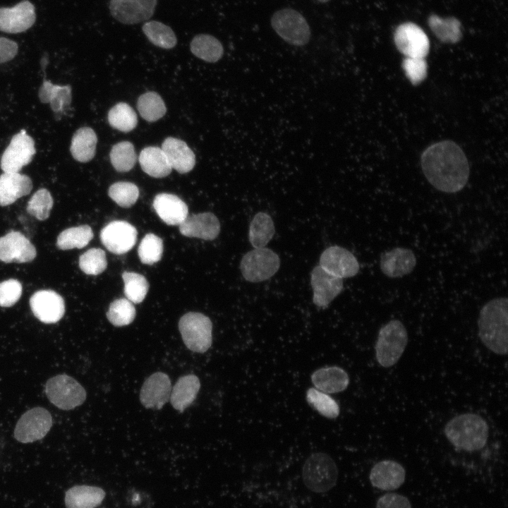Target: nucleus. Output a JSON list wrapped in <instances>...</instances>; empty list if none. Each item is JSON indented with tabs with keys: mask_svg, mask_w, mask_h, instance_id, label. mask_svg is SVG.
I'll use <instances>...</instances> for the list:
<instances>
[{
	"mask_svg": "<svg viewBox=\"0 0 508 508\" xmlns=\"http://www.w3.org/2000/svg\"><path fill=\"white\" fill-rule=\"evenodd\" d=\"M421 167L430 184L442 192L459 191L469 176L468 162L464 152L450 140L428 147L422 154Z\"/></svg>",
	"mask_w": 508,
	"mask_h": 508,
	"instance_id": "obj_1",
	"label": "nucleus"
},
{
	"mask_svg": "<svg viewBox=\"0 0 508 508\" xmlns=\"http://www.w3.org/2000/svg\"><path fill=\"white\" fill-rule=\"evenodd\" d=\"M507 298H495L481 308L478 320V336L482 343L498 355L508 350V309Z\"/></svg>",
	"mask_w": 508,
	"mask_h": 508,
	"instance_id": "obj_2",
	"label": "nucleus"
},
{
	"mask_svg": "<svg viewBox=\"0 0 508 508\" xmlns=\"http://www.w3.org/2000/svg\"><path fill=\"white\" fill-rule=\"evenodd\" d=\"M445 434L456 449L474 452L481 449L487 444L489 427L479 415L465 413L452 418L446 423Z\"/></svg>",
	"mask_w": 508,
	"mask_h": 508,
	"instance_id": "obj_3",
	"label": "nucleus"
},
{
	"mask_svg": "<svg viewBox=\"0 0 508 508\" xmlns=\"http://www.w3.org/2000/svg\"><path fill=\"white\" fill-rule=\"evenodd\" d=\"M407 343V330L401 321L392 320L384 325L379 330L375 346L378 363L385 368L396 364Z\"/></svg>",
	"mask_w": 508,
	"mask_h": 508,
	"instance_id": "obj_4",
	"label": "nucleus"
},
{
	"mask_svg": "<svg viewBox=\"0 0 508 508\" xmlns=\"http://www.w3.org/2000/svg\"><path fill=\"white\" fill-rule=\"evenodd\" d=\"M306 487L316 493L331 490L338 479V468L332 458L323 452L312 454L306 460L302 469Z\"/></svg>",
	"mask_w": 508,
	"mask_h": 508,
	"instance_id": "obj_5",
	"label": "nucleus"
},
{
	"mask_svg": "<svg viewBox=\"0 0 508 508\" xmlns=\"http://www.w3.org/2000/svg\"><path fill=\"white\" fill-rule=\"evenodd\" d=\"M270 22L275 32L289 44L302 47L310 40L311 30L306 19L294 8H284L276 11Z\"/></svg>",
	"mask_w": 508,
	"mask_h": 508,
	"instance_id": "obj_6",
	"label": "nucleus"
},
{
	"mask_svg": "<svg viewBox=\"0 0 508 508\" xmlns=\"http://www.w3.org/2000/svg\"><path fill=\"white\" fill-rule=\"evenodd\" d=\"M179 329L185 345L190 351L202 353L210 348L212 323L206 315L188 313L181 318Z\"/></svg>",
	"mask_w": 508,
	"mask_h": 508,
	"instance_id": "obj_7",
	"label": "nucleus"
},
{
	"mask_svg": "<svg viewBox=\"0 0 508 508\" xmlns=\"http://www.w3.org/2000/svg\"><path fill=\"white\" fill-rule=\"evenodd\" d=\"M48 399L62 410H71L80 406L86 399L83 387L67 375H58L49 379L45 385Z\"/></svg>",
	"mask_w": 508,
	"mask_h": 508,
	"instance_id": "obj_8",
	"label": "nucleus"
},
{
	"mask_svg": "<svg viewBox=\"0 0 508 508\" xmlns=\"http://www.w3.org/2000/svg\"><path fill=\"white\" fill-rule=\"evenodd\" d=\"M279 266L278 255L265 247L248 252L243 256L240 263L243 277L250 282L268 279L277 272Z\"/></svg>",
	"mask_w": 508,
	"mask_h": 508,
	"instance_id": "obj_9",
	"label": "nucleus"
},
{
	"mask_svg": "<svg viewBox=\"0 0 508 508\" xmlns=\"http://www.w3.org/2000/svg\"><path fill=\"white\" fill-rule=\"evenodd\" d=\"M52 425L50 413L42 407H35L24 413L18 421L14 437L23 443L32 442L42 439Z\"/></svg>",
	"mask_w": 508,
	"mask_h": 508,
	"instance_id": "obj_10",
	"label": "nucleus"
},
{
	"mask_svg": "<svg viewBox=\"0 0 508 508\" xmlns=\"http://www.w3.org/2000/svg\"><path fill=\"white\" fill-rule=\"evenodd\" d=\"M34 140L21 130L14 135L1 158V168L4 172H19L28 165L35 155Z\"/></svg>",
	"mask_w": 508,
	"mask_h": 508,
	"instance_id": "obj_11",
	"label": "nucleus"
},
{
	"mask_svg": "<svg viewBox=\"0 0 508 508\" xmlns=\"http://www.w3.org/2000/svg\"><path fill=\"white\" fill-rule=\"evenodd\" d=\"M398 50L406 57L425 58L428 54L430 42L421 27L413 23L399 25L394 35Z\"/></svg>",
	"mask_w": 508,
	"mask_h": 508,
	"instance_id": "obj_12",
	"label": "nucleus"
},
{
	"mask_svg": "<svg viewBox=\"0 0 508 508\" xmlns=\"http://www.w3.org/2000/svg\"><path fill=\"white\" fill-rule=\"evenodd\" d=\"M157 4V0H110L109 8L116 20L133 25L149 20Z\"/></svg>",
	"mask_w": 508,
	"mask_h": 508,
	"instance_id": "obj_13",
	"label": "nucleus"
},
{
	"mask_svg": "<svg viewBox=\"0 0 508 508\" xmlns=\"http://www.w3.org/2000/svg\"><path fill=\"white\" fill-rule=\"evenodd\" d=\"M320 266L341 279L353 277L359 271L356 258L347 249L338 246H330L322 253Z\"/></svg>",
	"mask_w": 508,
	"mask_h": 508,
	"instance_id": "obj_14",
	"label": "nucleus"
},
{
	"mask_svg": "<svg viewBox=\"0 0 508 508\" xmlns=\"http://www.w3.org/2000/svg\"><path fill=\"white\" fill-rule=\"evenodd\" d=\"M136 229L125 221H114L106 225L100 232V240L111 253L123 254L135 244Z\"/></svg>",
	"mask_w": 508,
	"mask_h": 508,
	"instance_id": "obj_15",
	"label": "nucleus"
},
{
	"mask_svg": "<svg viewBox=\"0 0 508 508\" xmlns=\"http://www.w3.org/2000/svg\"><path fill=\"white\" fill-rule=\"evenodd\" d=\"M30 306L34 315L44 323H55L65 313L63 298L52 290H40L30 297Z\"/></svg>",
	"mask_w": 508,
	"mask_h": 508,
	"instance_id": "obj_16",
	"label": "nucleus"
},
{
	"mask_svg": "<svg viewBox=\"0 0 508 508\" xmlns=\"http://www.w3.org/2000/svg\"><path fill=\"white\" fill-rule=\"evenodd\" d=\"M36 14L34 5L22 1L11 8H0V31L20 33L26 31L35 23Z\"/></svg>",
	"mask_w": 508,
	"mask_h": 508,
	"instance_id": "obj_17",
	"label": "nucleus"
},
{
	"mask_svg": "<svg viewBox=\"0 0 508 508\" xmlns=\"http://www.w3.org/2000/svg\"><path fill=\"white\" fill-rule=\"evenodd\" d=\"M37 255L35 246L20 232L11 231L0 237V260L6 263H24L33 260Z\"/></svg>",
	"mask_w": 508,
	"mask_h": 508,
	"instance_id": "obj_18",
	"label": "nucleus"
},
{
	"mask_svg": "<svg viewBox=\"0 0 508 508\" xmlns=\"http://www.w3.org/2000/svg\"><path fill=\"white\" fill-rule=\"evenodd\" d=\"M310 284L313 290V301L320 308H327L344 287L341 278L329 274L320 265L312 270Z\"/></svg>",
	"mask_w": 508,
	"mask_h": 508,
	"instance_id": "obj_19",
	"label": "nucleus"
},
{
	"mask_svg": "<svg viewBox=\"0 0 508 508\" xmlns=\"http://www.w3.org/2000/svg\"><path fill=\"white\" fill-rule=\"evenodd\" d=\"M171 384L167 374L157 372L144 382L140 393V401L146 409H161L169 400Z\"/></svg>",
	"mask_w": 508,
	"mask_h": 508,
	"instance_id": "obj_20",
	"label": "nucleus"
},
{
	"mask_svg": "<svg viewBox=\"0 0 508 508\" xmlns=\"http://www.w3.org/2000/svg\"><path fill=\"white\" fill-rule=\"evenodd\" d=\"M416 265V258L409 248L397 247L381 255L380 267L389 278H399L410 274Z\"/></svg>",
	"mask_w": 508,
	"mask_h": 508,
	"instance_id": "obj_21",
	"label": "nucleus"
},
{
	"mask_svg": "<svg viewBox=\"0 0 508 508\" xmlns=\"http://www.w3.org/2000/svg\"><path fill=\"white\" fill-rule=\"evenodd\" d=\"M405 478L404 468L393 460L376 463L371 468L369 476L373 486L386 491L399 488L404 483Z\"/></svg>",
	"mask_w": 508,
	"mask_h": 508,
	"instance_id": "obj_22",
	"label": "nucleus"
},
{
	"mask_svg": "<svg viewBox=\"0 0 508 508\" xmlns=\"http://www.w3.org/2000/svg\"><path fill=\"white\" fill-rule=\"evenodd\" d=\"M179 230L184 236L211 241L219 235L220 223L213 213L195 214L186 218Z\"/></svg>",
	"mask_w": 508,
	"mask_h": 508,
	"instance_id": "obj_23",
	"label": "nucleus"
},
{
	"mask_svg": "<svg viewBox=\"0 0 508 508\" xmlns=\"http://www.w3.org/2000/svg\"><path fill=\"white\" fill-rule=\"evenodd\" d=\"M161 148L172 169L180 174H186L193 169L195 164V155L184 141L168 137L163 141Z\"/></svg>",
	"mask_w": 508,
	"mask_h": 508,
	"instance_id": "obj_24",
	"label": "nucleus"
},
{
	"mask_svg": "<svg viewBox=\"0 0 508 508\" xmlns=\"http://www.w3.org/2000/svg\"><path fill=\"white\" fill-rule=\"evenodd\" d=\"M32 188L30 178L19 172H4L0 175V205L6 206L28 195Z\"/></svg>",
	"mask_w": 508,
	"mask_h": 508,
	"instance_id": "obj_25",
	"label": "nucleus"
},
{
	"mask_svg": "<svg viewBox=\"0 0 508 508\" xmlns=\"http://www.w3.org/2000/svg\"><path fill=\"white\" fill-rule=\"evenodd\" d=\"M152 205L158 216L168 225H180L188 217L186 204L175 195L159 193Z\"/></svg>",
	"mask_w": 508,
	"mask_h": 508,
	"instance_id": "obj_26",
	"label": "nucleus"
},
{
	"mask_svg": "<svg viewBox=\"0 0 508 508\" xmlns=\"http://www.w3.org/2000/svg\"><path fill=\"white\" fill-rule=\"evenodd\" d=\"M315 388L326 394H333L345 390L349 384L347 373L337 366L322 368L311 375Z\"/></svg>",
	"mask_w": 508,
	"mask_h": 508,
	"instance_id": "obj_27",
	"label": "nucleus"
},
{
	"mask_svg": "<svg viewBox=\"0 0 508 508\" xmlns=\"http://www.w3.org/2000/svg\"><path fill=\"white\" fill-rule=\"evenodd\" d=\"M200 388V382L196 375L181 377L171 388L169 399L174 409L183 412L195 399Z\"/></svg>",
	"mask_w": 508,
	"mask_h": 508,
	"instance_id": "obj_28",
	"label": "nucleus"
},
{
	"mask_svg": "<svg viewBox=\"0 0 508 508\" xmlns=\"http://www.w3.org/2000/svg\"><path fill=\"white\" fill-rule=\"evenodd\" d=\"M105 497L103 489L91 485H75L65 494L66 508H95Z\"/></svg>",
	"mask_w": 508,
	"mask_h": 508,
	"instance_id": "obj_29",
	"label": "nucleus"
},
{
	"mask_svg": "<svg viewBox=\"0 0 508 508\" xmlns=\"http://www.w3.org/2000/svg\"><path fill=\"white\" fill-rule=\"evenodd\" d=\"M38 96L42 103H49L52 111L57 114L66 110L71 102V87L68 85H54L44 79L39 89Z\"/></svg>",
	"mask_w": 508,
	"mask_h": 508,
	"instance_id": "obj_30",
	"label": "nucleus"
},
{
	"mask_svg": "<svg viewBox=\"0 0 508 508\" xmlns=\"http://www.w3.org/2000/svg\"><path fill=\"white\" fill-rule=\"evenodd\" d=\"M138 159L143 171L150 176L163 178L171 172L172 168L161 147H145L141 150Z\"/></svg>",
	"mask_w": 508,
	"mask_h": 508,
	"instance_id": "obj_31",
	"label": "nucleus"
},
{
	"mask_svg": "<svg viewBox=\"0 0 508 508\" xmlns=\"http://www.w3.org/2000/svg\"><path fill=\"white\" fill-rule=\"evenodd\" d=\"M97 137L90 127L78 129L71 139L70 151L73 157L80 162H87L95 155Z\"/></svg>",
	"mask_w": 508,
	"mask_h": 508,
	"instance_id": "obj_32",
	"label": "nucleus"
},
{
	"mask_svg": "<svg viewBox=\"0 0 508 508\" xmlns=\"http://www.w3.org/2000/svg\"><path fill=\"white\" fill-rule=\"evenodd\" d=\"M190 49L196 57L209 63L218 61L224 54L220 41L208 34L195 35L190 41Z\"/></svg>",
	"mask_w": 508,
	"mask_h": 508,
	"instance_id": "obj_33",
	"label": "nucleus"
},
{
	"mask_svg": "<svg viewBox=\"0 0 508 508\" xmlns=\"http://www.w3.org/2000/svg\"><path fill=\"white\" fill-rule=\"evenodd\" d=\"M275 232L271 217L260 212L253 218L249 227L248 238L254 248H264L272 238Z\"/></svg>",
	"mask_w": 508,
	"mask_h": 508,
	"instance_id": "obj_34",
	"label": "nucleus"
},
{
	"mask_svg": "<svg viewBox=\"0 0 508 508\" xmlns=\"http://www.w3.org/2000/svg\"><path fill=\"white\" fill-rule=\"evenodd\" d=\"M428 25L435 35L442 42L454 44L461 39V25L456 18H442L433 14L428 18Z\"/></svg>",
	"mask_w": 508,
	"mask_h": 508,
	"instance_id": "obj_35",
	"label": "nucleus"
},
{
	"mask_svg": "<svg viewBox=\"0 0 508 508\" xmlns=\"http://www.w3.org/2000/svg\"><path fill=\"white\" fill-rule=\"evenodd\" d=\"M142 30L148 40L158 47L169 49L177 44L173 30L160 21H147L143 25Z\"/></svg>",
	"mask_w": 508,
	"mask_h": 508,
	"instance_id": "obj_36",
	"label": "nucleus"
},
{
	"mask_svg": "<svg viewBox=\"0 0 508 508\" xmlns=\"http://www.w3.org/2000/svg\"><path fill=\"white\" fill-rule=\"evenodd\" d=\"M93 238V232L88 225L71 227L61 231L57 237L56 246L61 250L83 248Z\"/></svg>",
	"mask_w": 508,
	"mask_h": 508,
	"instance_id": "obj_37",
	"label": "nucleus"
},
{
	"mask_svg": "<svg viewBox=\"0 0 508 508\" xmlns=\"http://www.w3.org/2000/svg\"><path fill=\"white\" fill-rule=\"evenodd\" d=\"M137 109L140 116L149 122L159 120L167 111L164 100L158 93L153 91L147 92L138 97Z\"/></svg>",
	"mask_w": 508,
	"mask_h": 508,
	"instance_id": "obj_38",
	"label": "nucleus"
},
{
	"mask_svg": "<svg viewBox=\"0 0 508 508\" xmlns=\"http://www.w3.org/2000/svg\"><path fill=\"white\" fill-rule=\"evenodd\" d=\"M108 122L113 128L128 133L137 126L138 116L130 105L119 102L109 111Z\"/></svg>",
	"mask_w": 508,
	"mask_h": 508,
	"instance_id": "obj_39",
	"label": "nucleus"
},
{
	"mask_svg": "<svg viewBox=\"0 0 508 508\" xmlns=\"http://www.w3.org/2000/svg\"><path fill=\"white\" fill-rule=\"evenodd\" d=\"M109 157L112 166L119 172L130 171L136 162L134 146L128 141H121L113 145Z\"/></svg>",
	"mask_w": 508,
	"mask_h": 508,
	"instance_id": "obj_40",
	"label": "nucleus"
},
{
	"mask_svg": "<svg viewBox=\"0 0 508 508\" xmlns=\"http://www.w3.org/2000/svg\"><path fill=\"white\" fill-rule=\"evenodd\" d=\"M306 399L310 406L326 418H335L339 414V407L336 401L316 388L308 389Z\"/></svg>",
	"mask_w": 508,
	"mask_h": 508,
	"instance_id": "obj_41",
	"label": "nucleus"
},
{
	"mask_svg": "<svg viewBox=\"0 0 508 508\" xmlns=\"http://www.w3.org/2000/svg\"><path fill=\"white\" fill-rule=\"evenodd\" d=\"M135 308L131 301L127 298H119L114 301L107 312L109 321L116 327H122L131 324L135 317Z\"/></svg>",
	"mask_w": 508,
	"mask_h": 508,
	"instance_id": "obj_42",
	"label": "nucleus"
},
{
	"mask_svg": "<svg viewBox=\"0 0 508 508\" xmlns=\"http://www.w3.org/2000/svg\"><path fill=\"white\" fill-rule=\"evenodd\" d=\"M124 282V294L128 300L134 303H141L148 291V282L143 275L125 272L122 274Z\"/></svg>",
	"mask_w": 508,
	"mask_h": 508,
	"instance_id": "obj_43",
	"label": "nucleus"
},
{
	"mask_svg": "<svg viewBox=\"0 0 508 508\" xmlns=\"http://www.w3.org/2000/svg\"><path fill=\"white\" fill-rule=\"evenodd\" d=\"M109 196L119 206L130 207L138 200L139 190L131 182L119 181L113 183L109 188Z\"/></svg>",
	"mask_w": 508,
	"mask_h": 508,
	"instance_id": "obj_44",
	"label": "nucleus"
},
{
	"mask_svg": "<svg viewBox=\"0 0 508 508\" xmlns=\"http://www.w3.org/2000/svg\"><path fill=\"white\" fill-rule=\"evenodd\" d=\"M138 253L143 264L152 265L158 262L163 253L162 240L153 234H147L141 241Z\"/></svg>",
	"mask_w": 508,
	"mask_h": 508,
	"instance_id": "obj_45",
	"label": "nucleus"
},
{
	"mask_svg": "<svg viewBox=\"0 0 508 508\" xmlns=\"http://www.w3.org/2000/svg\"><path fill=\"white\" fill-rule=\"evenodd\" d=\"M53 206V198L46 188H40L30 198L27 205V211L39 220L47 219Z\"/></svg>",
	"mask_w": 508,
	"mask_h": 508,
	"instance_id": "obj_46",
	"label": "nucleus"
},
{
	"mask_svg": "<svg viewBox=\"0 0 508 508\" xmlns=\"http://www.w3.org/2000/svg\"><path fill=\"white\" fill-rule=\"evenodd\" d=\"M79 267L87 274L97 275L107 268L105 253L100 248H90L79 258Z\"/></svg>",
	"mask_w": 508,
	"mask_h": 508,
	"instance_id": "obj_47",
	"label": "nucleus"
},
{
	"mask_svg": "<svg viewBox=\"0 0 508 508\" xmlns=\"http://www.w3.org/2000/svg\"><path fill=\"white\" fill-rule=\"evenodd\" d=\"M402 68L413 85L421 83L427 75L428 66L424 58L406 57L402 62Z\"/></svg>",
	"mask_w": 508,
	"mask_h": 508,
	"instance_id": "obj_48",
	"label": "nucleus"
},
{
	"mask_svg": "<svg viewBox=\"0 0 508 508\" xmlns=\"http://www.w3.org/2000/svg\"><path fill=\"white\" fill-rule=\"evenodd\" d=\"M23 291L21 283L10 279L0 282V306L11 307L20 299Z\"/></svg>",
	"mask_w": 508,
	"mask_h": 508,
	"instance_id": "obj_49",
	"label": "nucleus"
},
{
	"mask_svg": "<svg viewBox=\"0 0 508 508\" xmlns=\"http://www.w3.org/2000/svg\"><path fill=\"white\" fill-rule=\"evenodd\" d=\"M376 508H411V504L406 497L396 492H388L378 499Z\"/></svg>",
	"mask_w": 508,
	"mask_h": 508,
	"instance_id": "obj_50",
	"label": "nucleus"
},
{
	"mask_svg": "<svg viewBox=\"0 0 508 508\" xmlns=\"http://www.w3.org/2000/svg\"><path fill=\"white\" fill-rule=\"evenodd\" d=\"M18 48L16 42L5 37H0V64L13 59L18 53Z\"/></svg>",
	"mask_w": 508,
	"mask_h": 508,
	"instance_id": "obj_51",
	"label": "nucleus"
},
{
	"mask_svg": "<svg viewBox=\"0 0 508 508\" xmlns=\"http://www.w3.org/2000/svg\"><path fill=\"white\" fill-rule=\"evenodd\" d=\"M317 1H318V2H320V3H326V2H327V1H330V0H317Z\"/></svg>",
	"mask_w": 508,
	"mask_h": 508,
	"instance_id": "obj_52",
	"label": "nucleus"
}]
</instances>
